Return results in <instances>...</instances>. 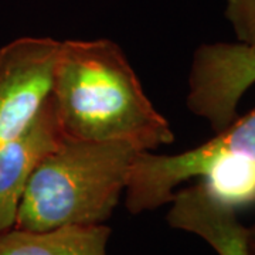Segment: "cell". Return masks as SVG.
Listing matches in <instances>:
<instances>
[{"mask_svg":"<svg viewBox=\"0 0 255 255\" xmlns=\"http://www.w3.org/2000/svg\"><path fill=\"white\" fill-rule=\"evenodd\" d=\"M51 98L64 139L121 142L139 152L174 142L170 124L108 38L61 41Z\"/></svg>","mask_w":255,"mask_h":255,"instance_id":"cell-1","label":"cell"},{"mask_svg":"<svg viewBox=\"0 0 255 255\" xmlns=\"http://www.w3.org/2000/svg\"><path fill=\"white\" fill-rule=\"evenodd\" d=\"M137 153L121 142L64 139L30 176L13 228L105 224L125 193Z\"/></svg>","mask_w":255,"mask_h":255,"instance_id":"cell-2","label":"cell"},{"mask_svg":"<svg viewBox=\"0 0 255 255\" xmlns=\"http://www.w3.org/2000/svg\"><path fill=\"white\" fill-rule=\"evenodd\" d=\"M255 166V108L217 132L209 142L177 155L137 153L125 189L129 213L140 214L173 200L174 189L203 177L217 164Z\"/></svg>","mask_w":255,"mask_h":255,"instance_id":"cell-3","label":"cell"},{"mask_svg":"<svg viewBox=\"0 0 255 255\" xmlns=\"http://www.w3.org/2000/svg\"><path fill=\"white\" fill-rule=\"evenodd\" d=\"M61 41L21 37L0 48V147L24 130L51 95Z\"/></svg>","mask_w":255,"mask_h":255,"instance_id":"cell-4","label":"cell"},{"mask_svg":"<svg viewBox=\"0 0 255 255\" xmlns=\"http://www.w3.org/2000/svg\"><path fill=\"white\" fill-rule=\"evenodd\" d=\"M255 84V50L241 43H216L194 51L189 77V110L216 132L238 118V102Z\"/></svg>","mask_w":255,"mask_h":255,"instance_id":"cell-5","label":"cell"},{"mask_svg":"<svg viewBox=\"0 0 255 255\" xmlns=\"http://www.w3.org/2000/svg\"><path fill=\"white\" fill-rule=\"evenodd\" d=\"M64 140L51 95L21 133L0 147V234L14 227L28 179Z\"/></svg>","mask_w":255,"mask_h":255,"instance_id":"cell-6","label":"cell"},{"mask_svg":"<svg viewBox=\"0 0 255 255\" xmlns=\"http://www.w3.org/2000/svg\"><path fill=\"white\" fill-rule=\"evenodd\" d=\"M167 223L201 237L219 255H248L247 227L236 209L217 199L203 182L174 193Z\"/></svg>","mask_w":255,"mask_h":255,"instance_id":"cell-7","label":"cell"},{"mask_svg":"<svg viewBox=\"0 0 255 255\" xmlns=\"http://www.w3.org/2000/svg\"><path fill=\"white\" fill-rule=\"evenodd\" d=\"M105 224L64 226L47 231L11 228L0 234V255H108Z\"/></svg>","mask_w":255,"mask_h":255,"instance_id":"cell-8","label":"cell"},{"mask_svg":"<svg viewBox=\"0 0 255 255\" xmlns=\"http://www.w3.org/2000/svg\"><path fill=\"white\" fill-rule=\"evenodd\" d=\"M226 17L238 43L255 50V0H226Z\"/></svg>","mask_w":255,"mask_h":255,"instance_id":"cell-9","label":"cell"},{"mask_svg":"<svg viewBox=\"0 0 255 255\" xmlns=\"http://www.w3.org/2000/svg\"><path fill=\"white\" fill-rule=\"evenodd\" d=\"M247 248L248 255H255V223L251 227H247Z\"/></svg>","mask_w":255,"mask_h":255,"instance_id":"cell-10","label":"cell"}]
</instances>
